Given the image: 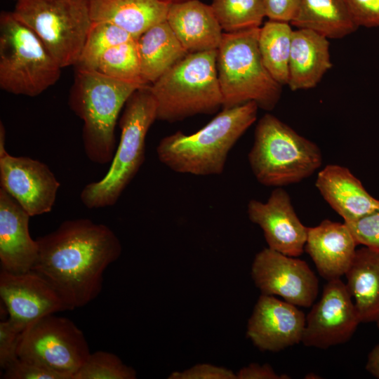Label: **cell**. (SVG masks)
I'll return each mask as SVG.
<instances>
[{
    "label": "cell",
    "instance_id": "1",
    "mask_svg": "<svg viewBox=\"0 0 379 379\" xmlns=\"http://www.w3.org/2000/svg\"><path fill=\"white\" fill-rule=\"evenodd\" d=\"M36 241L39 255L32 271L55 288L69 310L100 294L105 270L122 252L109 227L87 218L66 220Z\"/></svg>",
    "mask_w": 379,
    "mask_h": 379
},
{
    "label": "cell",
    "instance_id": "2",
    "mask_svg": "<svg viewBox=\"0 0 379 379\" xmlns=\"http://www.w3.org/2000/svg\"><path fill=\"white\" fill-rule=\"evenodd\" d=\"M258 108L254 102L223 108L192 134L176 131L163 138L157 147L159 161L178 173L197 176L221 174L230 152L256 121Z\"/></svg>",
    "mask_w": 379,
    "mask_h": 379
},
{
    "label": "cell",
    "instance_id": "3",
    "mask_svg": "<svg viewBox=\"0 0 379 379\" xmlns=\"http://www.w3.org/2000/svg\"><path fill=\"white\" fill-rule=\"evenodd\" d=\"M140 87L97 70L77 69L69 105L84 122L82 141L91 162L102 165L112 161L117 149L114 131L119 114Z\"/></svg>",
    "mask_w": 379,
    "mask_h": 379
},
{
    "label": "cell",
    "instance_id": "4",
    "mask_svg": "<svg viewBox=\"0 0 379 379\" xmlns=\"http://www.w3.org/2000/svg\"><path fill=\"white\" fill-rule=\"evenodd\" d=\"M157 119V102L149 85L138 88L124 105L119 121L121 137L108 171L81 192L86 208H106L117 202L145 161L146 136Z\"/></svg>",
    "mask_w": 379,
    "mask_h": 379
},
{
    "label": "cell",
    "instance_id": "5",
    "mask_svg": "<svg viewBox=\"0 0 379 379\" xmlns=\"http://www.w3.org/2000/svg\"><path fill=\"white\" fill-rule=\"evenodd\" d=\"M248 161L258 182L282 187L311 176L321 167L322 154L316 143L265 114L256 125Z\"/></svg>",
    "mask_w": 379,
    "mask_h": 379
},
{
    "label": "cell",
    "instance_id": "6",
    "mask_svg": "<svg viewBox=\"0 0 379 379\" xmlns=\"http://www.w3.org/2000/svg\"><path fill=\"white\" fill-rule=\"evenodd\" d=\"M260 27L223 32L216 50V68L222 108L254 102L270 111L278 103L281 85L268 72L258 45Z\"/></svg>",
    "mask_w": 379,
    "mask_h": 379
},
{
    "label": "cell",
    "instance_id": "7",
    "mask_svg": "<svg viewBox=\"0 0 379 379\" xmlns=\"http://www.w3.org/2000/svg\"><path fill=\"white\" fill-rule=\"evenodd\" d=\"M157 120L175 122L222 106L216 51L187 53L153 84Z\"/></svg>",
    "mask_w": 379,
    "mask_h": 379
},
{
    "label": "cell",
    "instance_id": "8",
    "mask_svg": "<svg viewBox=\"0 0 379 379\" xmlns=\"http://www.w3.org/2000/svg\"><path fill=\"white\" fill-rule=\"evenodd\" d=\"M62 67L37 35L13 12L0 15V88L34 97L54 85Z\"/></svg>",
    "mask_w": 379,
    "mask_h": 379
},
{
    "label": "cell",
    "instance_id": "9",
    "mask_svg": "<svg viewBox=\"0 0 379 379\" xmlns=\"http://www.w3.org/2000/svg\"><path fill=\"white\" fill-rule=\"evenodd\" d=\"M12 12L62 68L77 65L93 23L88 0H18Z\"/></svg>",
    "mask_w": 379,
    "mask_h": 379
},
{
    "label": "cell",
    "instance_id": "10",
    "mask_svg": "<svg viewBox=\"0 0 379 379\" xmlns=\"http://www.w3.org/2000/svg\"><path fill=\"white\" fill-rule=\"evenodd\" d=\"M90 350L83 332L70 319L50 314L22 333L18 358L64 375L67 379L84 364Z\"/></svg>",
    "mask_w": 379,
    "mask_h": 379
},
{
    "label": "cell",
    "instance_id": "11",
    "mask_svg": "<svg viewBox=\"0 0 379 379\" xmlns=\"http://www.w3.org/2000/svg\"><path fill=\"white\" fill-rule=\"evenodd\" d=\"M251 274L261 294L280 296L296 306H312L318 295V279L305 261L268 247L255 255Z\"/></svg>",
    "mask_w": 379,
    "mask_h": 379
},
{
    "label": "cell",
    "instance_id": "12",
    "mask_svg": "<svg viewBox=\"0 0 379 379\" xmlns=\"http://www.w3.org/2000/svg\"><path fill=\"white\" fill-rule=\"evenodd\" d=\"M360 322L346 284L340 279L329 280L306 317L301 343L319 349L343 344L351 338Z\"/></svg>",
    "mask_w": 379,
    "mask_h": 379
},
{
    "label": "cell",
    "instance_id": "13",
    "mask_svg": "<svg viewBox=\"0 0 379 379\" xmlns=\"http://www.w3.org/2000/svg\"><path fill=\"white\" fill-rule=\"evenodd\" d=\"M0 296L8 320L21 332L44 317L69 310L55 288L32 270L14 274L1 269Z\"/></svg>",
    "mask_w": 379,
    "mask_h": 379
},
{
    "label": "cell",
    "instance_id": "14",
    "mask_svg": "<svg viewBox=\"0 0 379 379\" xmlns=\"http://www.w3.org/2000/svg\"><path fill=\"white\" fill-rule=\"evenodd\" d=\"M0 184L31 217L52 210L60 186L44 163L8 153L0 157Z\"/></svg>",
    "mask_w": 379,
    "mask_h": 379
},
{
    "label": "cell",
    "instance_id": "15",
    "mask_svg": "<svg viewBox=\"0 0 379 379\" xmlns=\"http://www.w3.org/2000/svg\"><path fill=\"white\" fill-rule=\"evenodd\" d=\"M305 322L296 305L261 294L248 321L246 336L261 351L279 352L302 342Z\"/></svg>",
    "mask_w": 379,
    "mask_h": 379
},
{
    "label": "cell",
    "instance_id": "16",
    "mask_svg": "<svg viewBox=\"0 0 379 379\" xmlns=\"http://www.w3.org/2000/svg\"><path fill=\"white\" fill-rule=\"evenodd\" d=\"M247 214L262 230L268 248L289 256L302 255L308 227L298 218L289 194L282 187H276L265 202L250 200Z\"/></svg>",
    "mask_w": 379,
    "mask_h": 379
},
{
    "label": "cell",
    "instance_id": "17",
    "mask_svg": "<svg viewBox=\"0 0 379 379\" xmlns=\"http://www.w3.org/2000/svg\"><path fill=\"white\" fill-rule=\"evenodd\" d=\"M31 216L5 190L0 189V261L1 269L14 274L32 270L39 245L29 232Z\"/></svg>",
    "mask_w": 379,
    "mask_h": 379
},
{
    "label": "cell",
    "instance_id": "18",
    "mask_svg": "<svg viewBox=\"0 0 379 379\" xmlns=\"http://www.w3.org/2000/svg\"><path fill=\"white\" fill-rule=\"evenodd\" d=\"M358 245L344 222L324 220L308 227L305 250L320 275L327 281L340 279L350 268Z\"/></svg>",
    "mask_w": 379,
    "mask_h": 379
},
{
    "label": "cell",
    "instance_id": "19",
    "mask_svg": "<svg viewBox=\"0 0 379 379\" xmlns=\"http://www.w3.org/2000/svg\"><path fill=\"white\" fill-rule=\"evenodd\" d=\"M188 53L216 51L223 31L211 5L200 0L169 4L166 20Z\"/></svg>",
    "mask_w": 379,
    "mask_h": 379
},
{
    "label": "cell",
    "instance_id": "20",
    "mask_svg": "<svg viewBox=\"0 0 379 379\" xmlns=\"http://www.w3.org/2000/svg\"><path fill=\"white\" fill-rule=\"evenodd\" d=\"M315 186L345 222L357 220L379 208V200L345 166H326L318 173Z\"/></svg>",
    "mask_w": 379,
    "mask_h": 379
},
{
    "label": "cell",
    "instance_id": "21",
    "mask_svg": "<svg viewBox=\"0 0 379 379\" xmlns=\"http://www.w3.org/2000/svg\"><path fill=\"white\" fill-rule=\"evenodd\" d=\"M332 65L328 38L307 29L293 30L287 84L291 91L314 88Z\"/></svg>",
    "mask_w": 379,
    "mask_h": 379
},
{
    "label": "cell",
    "instance_id": "22",
    "mask_svg": "<svg viewBox=\"0 0 379 379\" xmlns=\"http://www.w3.org/2000/svg\"><path fill=\"white\" fill-rule=\"evenodd\" d=\"M93 22L118 26L137 39L166 20L169 4L160 0H88Z\"/></svg>",
    "mask_w": 379,
    "mask_h": 379
},
{
    "label": "cell",
    "instance_id": "23",
    "mask_svg": "<svg viewBox=\"0 0 379 379\" xmlns=\"http://www.w3.org/2000/svg\"><path fill=\"white\" fill-rule=\"evenodd\" d=\"M136 44L145 85L153 84L188 53L166 20L149 28Z\"/></svg>",
    "mask_w": 379,
    "mask_h": 379
},
{
    "label": "cell",
    "instance_id": "24",
    "mask_svg": "<svg viewBox=\"0 0 379 379\" xmlns=\"http://www.w3.org/2000/svg\"><path fill=\"white\" fill-rule=\"evenodd\" d=\"M345 276L360 321H375L379 312V251L364 246L357 249Z\"/></svg>",
    "mask_w": 379,
    "mask_h": 379
},
{
    "label": "cell",
    "instance_id": "25",
    "mask_svg": "<svg viewBox=\"0 0 379 379\" xmlns=\"http://www.w3.org/2000/svg\"><path fill=\"white\" fill-rule=\"evenodd\" d=\"M300 29L314 31L328 39H340L358 29L345 0H300L290 22Z\"/></svg>",
    "mask_w": 379,
    "mask_h": 379
},
{
    "label": "cell",
    "instance_id": "26",
    "mask_svg": "<svg viewBox=\"0 0 379 379\" xmlns=\"http://www.w3.org/2000/svg\"><path fill=\"white\" fill-rule=\"evenodd\" d=\"M293 29L287 22L268 20L260 27L258 45L264 66L280 85H287Z\"/></svg>",
    "mask_w": 379,
    "mask_h": 379
},
{
    "label": "cell",
    "instance_id": "27",
    "mask_svg": "<svg viewBox=\"0 0 379 379\" xmlns=\"http://www.w3.org/2000/svg\"><path fill=\"white\" fill-rule=\"evenodd\" d=\"M211 6L223 32L260 27L266 17L264 0H213Z\"/></svg>",
    "mask_w": 379,
    "mask_h": 379
},
{
    "label": "cell",
    "instance_id": "28",
    "mask_svg": "<svg viewBox=\"0 0 379 379\" xmlns=\"http://www.w3.org/2000/svg\"><path fill=\"white\" fill-rule=\"evenodd\" d=\"M135 39L118 26L106 22H93L76 68L96 70L102 55L114 46Z\"/></svg>",
    "mask_w": 379,
    "mask_h": 379
},
{
    "label": "cell",
    "instance_id": "29",
    "mask_svg": "<svg viewBox=\"0 0 379 379\" xmlns=\"http://www.w3.org/2000/svg\"><path fill=\"white\" fill-rule=\"evenodd\" d=\"M99 72L124 82L140 86L145 85L141 77L136 39L114 46L101 57Z\"/></svg>",
    "mask_w": 379,
    "mask_h": 379
},
{
    "label": "cell",
    "instance_id": "30",
    "mask_svg": "<svg viewBox=\"0 0 379 379\" xmlns=\"http://www.w3.org/2000/svg\"><path fill=\"white\" fill-rule=\"evenodd\" d=\"M135 370L114 354L105 351L90 353L72 379H135Z\"/></svg>",
    "mask_w": 379,
    "mask_h": 379
},
{
    "label": "cell",
    "instance_id": "31",
    "mask_svg": "<svg viewBox=\"0 0 379 379\" xmlns=\"http://www.w3.org/2000/svg\"><path fill=\"white\" fill-rule=\"evenodd\" d=\"M345 223L358 244L379 251V208L357 220Z\"/></svg>",
    "mask_w": 379,
    "mask_h": 379
},
{
    "label": "cell",
    "instance_id": "32",
    "mask_svg": "<svg viewBox=\"0 0 379 379\" xmlns=\"http://www.w3.org/2000/svg\"><path fill=\"white\" fill-rule=\"evenodd\" d=\"M22 333L8 319L0 322V366L4 371L19 359Z\"/></svg>",
    "mask_w": 379,
    "mask_h": 379
},
{
    "label": "cell",
    "instance_id": "33",
    "mask_svg": "<svg viewBox=\"0 0 379 379\" xmlns=\"http://www.w3.org/2000/svg\"><path fill=\"white\" fill-rule=\"evenodd\" d=\"M6 379H67L66 376L53 370L18 359L4 370Z\"/></svg>",
    "mask_w": 379,
    "mask_h": 379
},
{
    "label": "cell",
    "instance_id": "34",
    "mask_svg": "<svg viewBox=\"0 0 379 379\" xmlns=\"http://www.w3.org/2000/svg\"><path fill=\"white\" fill-rule=\"evenodd\" d=\"M345 1L359 27H379V0H345Z\"/></svg>",
    "mask_w": 379,
    "mask_h": 379
},
{
    "label": "cell",
    "instance_id": "35",
    "mask_svg": "<svg viewBox=\"0 0 379 379\" xmlns=\"http://www.w3.org/2000/svg\"><path fill=\"white\" fill-rule=\"evenodd\" d=\"M168 379H237L232 370L210 364H199L184 371L172 372Z\"/></svg>",
    "mask_w": 379,
    "mask_h": 379
},
{
    "label": "cell",
    "instance_id": "36",
    "mask_svg": "<svg viewBox=\"0 0 379 379\" xmlns=\"http://www.w3.org/2000/svg\"><path fill=\"white\" fill-rule=\"evenodd\" d=\"M269 20L291 22L295 17L300 0H264Z\"/></svg>",
    "mask_w": 379,
    "mask_h": 379
},
{
    "label": "cell",
    "instance_id": "37",
    "mask_svg": "<svg viewBox=\"0 0 379 379\" xmlns=\"http://www.w3.org/2000/svg\"><path fill=\"white\" fill-rule=\"evenodd\" d=\"M237 374V379H289L287 375L277 374L273 368L267 364H258L252 363L242 367Z\"/></svg>",
    "mask_w": 379,
    "mask_h": 379
},
{
    "label": "cell",
    "instance_id": "38",
    "mask_svg": "<svg viewBox=\"0 0 379 379\" xmlns=\"http://www.w3.org/2000/svg\"><path fill=\"white\" fill-rule=\"evenodd\" d=\"M366 370L373 377L379 379V344L368 354Z\"/></svg>",
    "mask_w": 379,
    "mask_h": 379
},
{
    "label": "cell",
    "instance_id": "39",
    "mask_svg": "<svg viewBox=\"0 0 379 379\" xmlns=\"http://www.w3.org/2000/svg\"><path fill=\"white\" fill-rule=\"evenodd\" d=\"M6 131L3 123L0 122V157L8 153L5 148Z\"/></svg>",
    "mask_w": 379,
    "mask_h": 379
},
{
    "label": "cell",
    "instance_id": "40",
    "mask_svg": "<svg viewBox=\"0 0 379 379\" xmlns=\"http://www.w3.org/2000/svg\"><path fill=\"white\" fill-rule=\"evenodd\" d=\"M160 1L167 4H171L173 3H177V2H180V1H187V0H160Z\"/></svg>",
    "mask_w": 379,
    "mask_h": 379
},
{
    "label": "cell",
    "instance_id": "41",
    "mask_svg": "<svg viewBox=\"0 0 379 379\" xmlns=\"http://www.w3.org/2000/svg\"><path fill=\"white\" fill-rule=\"evenodd\" d=\"M306 376H312L310 378H319V375H317L314 373H309Z\"/></svg>",
    "mask_w": 379,
    "mask_h": 379
},
{
    "label": "cell",
    "instance_id": "42",
    "mask_svg": "<svg viewBox=\"0 0 379 379\" xmlns=\"http://www.w3.org/2000/svg\"><path fill=\"white\" fill-rule=\"evenodd\" d=\"M375 321H376L377 326H378V327L379 328V312H378V314L377 318L375 319Z\"/></svg>",
    "mask_w": 379,
    "mask_h": 379
},
{
    "label": "cell",
    "instance_id": "43",
    "mask_svg": "<svg viewBox=\"0 0 379 379\" xmlns=\"http://www.w3.org/2000/svg\"><path fill=\"white\" fill-rule=\"evenodd\" d=\"M15 1H18V0H15Z\"/></svg>",
    "mask_w": 379,
    "mask_h": 379
}]
</instances>
